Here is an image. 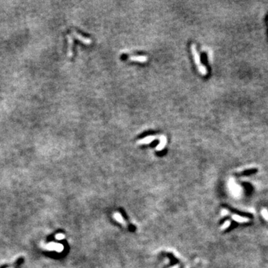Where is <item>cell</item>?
Masks as SVG:
<instances>
[{
  "label": "cell",
  "mask_w": 268,
  "mask_h": 268,
  "mask_svg": "<svg viewBox=\"0 0 268 268\" xmlns=\"http://www.w3.org/2000/svg\"><path fill=\"white\" fill-rule=\"evenodd\" d=\"M191 51H192L194 60H195L196 66L197 67V69H198L200 74L201 75H203V76H206L208 73L207 69H206V66L203 65V64H202V63H201L200 56L199 52L197 49V46H196V45L195 43H192L191 45Z\"/></svg>",
  "instance_id": "obj_1"
},
{
  "label": "cell",
  "mask_w": 268,
  "mask_h": 268,
  "mask_svg": "<svg viewBox=\"0 0 268 268\" xmlns=\"http://www.w3.org/2000/svg\"><path fill=\"white\" fill-rule=\"evenodd\" d=\"M43 247L44 249H47V250H50V251L55 250L57 252V253H61V252L64 250V248L62 244H57V243H54V242H51L48 244H45V245L43 246Z\"/></svg>",
  "instance_id": "obj_2"
},
{
  "label": "cell",
  "mask_w": 268,
  "mask_h": 268,
  "mask_svg": "<svg viewBox=\"0 0 268 268\" xmlns=\"http://www.w3.org/2000/svg\"><path fill=\"white\" fill-rule=\"evenodd\" d=\"M72 35L75 37V38L78 39V40H80V42L83 43L84 44L88 45V46L92 44V39L90 38H87V37H84V36L80 35V34L78 33V32L75 31L74 30L72 31Z\"/></svg>",
  "instance_id": "obj_3"
},
{
  "label": "cell",
  "mask_w": 268,
  "mask_h": 268,
  "mask_svg": "<svg viewBox=\"0 0 268 268\" xmlns=\"http://www.w3.org/2000/svg\"><path fill=\"white\" fill-rule=\"evenodd\" d=\"M156 138H157L156 136H153V135H151V136H147L145 138H142V139L138 140V141L137 142V144L138 145H148V144L151 143L152 142H154V140H156Z\"/></svg>",
  "instance_id": "obj_4"
},
{
  "label": "cell",
  "mask_w": 268,
  "mask_h": 268,
  "mask_svg": "<svg viewBox=\"0 0 268 268\" xmlns=\"http://www.w3.org/2000/svg\"><path fill=\"white\" fill-rule=\"evenodd\" d=\"M128 60L133 61V62H138V63H146L147 61V57L145 55H138V56H130L127 57Z\"/></svg>",
  "instance_id": "obj_5"
},
{
  "label": "cell",
  "mask_w": 268,
  "mask_h": 268,
  "mask_svg": "<svg viewBox=\"0 0 268 268\" xmlns=\"http://www.w3.org/2000/svg\"><path fill=\"white\" fill-rule=\"evenodd\" d=\"M67 39H68V51H67V55L69 57H72L73 55V52H72V47H73V37L72 36L68 35H67Z\"/></svg>",
  "instance_id": "obj_6"
},
{
  "label": "cell",
  "mask_w": 268,
  "mask_h": 268,
  "mask_svg": "<svg viewBox=\"0 0 268 268\" xmlns=\"http://www.w3.org/2000/svg\"><path fill=\"white\" fill-rule=\"evenodd\" d=\"M159 144L157 145V147H156V150L160 151V150H163L164 147H165V145H166L167 138L165 135H161V136H159Z\"/></svg>",
  "instance_id": "obj_7"
},
{
  "label": "cell",
  "mask_w": 268,
  "mask_h": 268,
  "mask_svg": "<svg viewBox=\"0 0 268 268\" xmlns=\"http://www.w3.org/2000/svg\"><path fill=\"white\" fill-rule=\"evenodd\" d=\"M55 238L57 239V240H63V239H64L65 238V235H64V234H62V233H59V234H57L56 235H55Z\"/></svg>",
  "instance_id": "obj_8"
},
{
  "label": "cell",
  "mask_w": 268,
  "mask_h": 268,
  "mask_svg": "<svg viewBox=\"0 0 268 268\" xmlns=\"http://www.w3.org/2000/svg\"><path fill=\"white\" fill-rule=\"evenodd\" d=\"M115 218H116L118 221H119L120 223H122V224H124L123 219H122L121 215H118V214H116V215H115Z\"/></svg>",
  "instance_id": "obj_9"
},
{
  "label": "cell",
  "mask_w": 268,
  "mask_h": 268,
  "mask_svg": "<svg viewBox=\"0 0 268 268\" xmlns=\"http://www.w3.org/2000/svg\"><path fill=\"white\" fill-rule=\"evenodd\" d=\"M8 268H14V267H8Z\"/></svg>",
  "instance_id": "obj_10"
}]
</instances>
